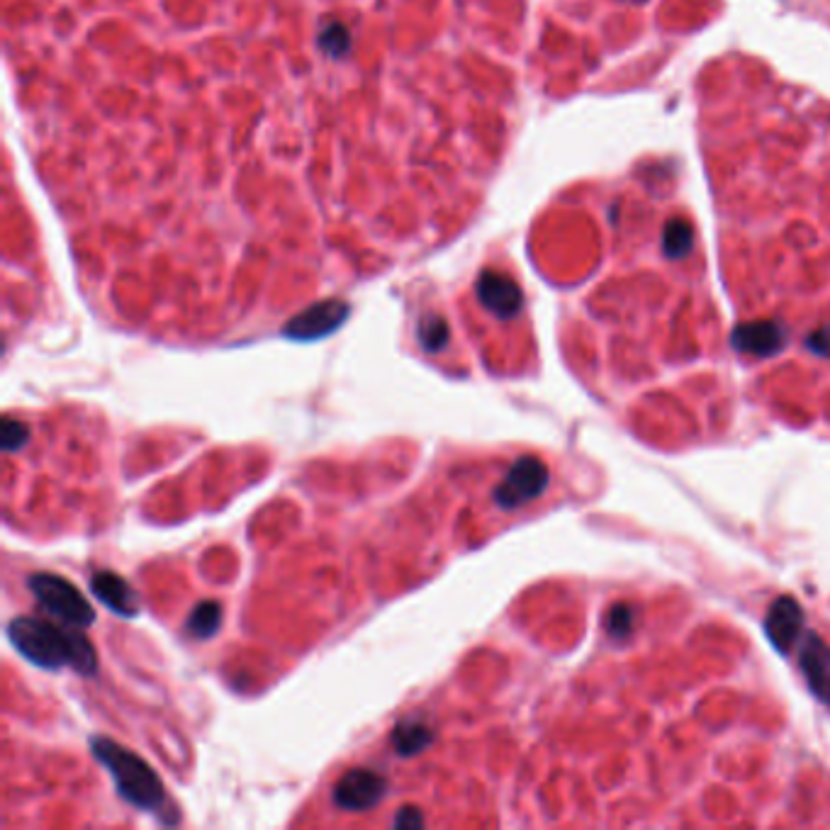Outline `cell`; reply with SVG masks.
Returning <instances> with one entry per match:
<instances>
[{"label": "cell", "mask_w": 830, "mask_h": 830, "mask_svg": "<svg viewBox=\"0 0 830 830\" xmlns=\"http://www.w3.org/2000/svg\"><path fill=\"white\" fill-rule=\"evenodd\" d=\"M93 753L110 770L122 799L130 801L132 806H137L142 811L161 813L166 804L164 784H161V779L154 775V770L142 757L132 755L130 750L112 743L108 738H95Z\"/></svg>", "instance_id": "cell-2"}, {"label": "cell", "mask_w": 830, "mask_h": 830, "mask_svg": "<svg viewBox=\"0 0 830 830\" xmlns=\"http://www.w3.org/2000/svg\"><path fill=\"white\" fill-rule=\"evenodd\" d=\"M346 314H349V307H346L344 302H322V305L312 307V310L295 317L293 322L288 324V329H285V334L300 341L319 339V336L329 334L332 329L339 327L346 319Z\"/></svg>", "instance_id": "cell-6"}, {"label": "cell", "mask_w": 830, "mask_h": 830, "mask_svg": "<svg viewBox=\"0 0 830 830\" xmlns=\"http://www.w3.org/2000/svg\"><path fill=\"white\" fill-rule=\"evenodd\" d=\"M801 628H804V614H801L799 604L794 599H779V602H775L770 621H767L772 643L777 648H789L799 638Z\"/></svg>", "instance_id": "cell-10"}, {"label": "cell", "mask_w": 830, "mask_h": 830, "mask_svg": "<svg viewBox=\"0 0 830 830\" xmlns=\"http://www.w3.org/2000/svg\"><path fill=\"white\" fill-rule=\"evenodd\" d=\"M392 748L397 750V753L402 755H409V753H419V750L426 748L431 740V731L429 726H424L422 721H402L400 726L392 731Z\"/></svg>", "instance_id": "cell-12"}, {"label": "cell", "mask_w": 830, "mask_h": 830, "mask_svg": "<svg viewBox=\"0 0 830 830\" xmlns=\"http://www.w3.org/2000/svg\"><path fill=\"white\" fill-rule=\"evenodd\" d=\"M27 585L35 594L39 607L52 614L54 619L64 621L66 626L86 628L95 621L88 599L64 577H56L52 572H37L27 580Z\"/></svg>", "instance_id": "cell-3"}, {"label": "cell", "mask_w": 830, "mask_h": 830, "mask_svg": "<svg viewBox=\"0 0 830 830\" xmlns=\"http://www.w3.org/2000/svg\"><path fill=\"white\" fill-rule=\"evenodd\" d=\"M388 794V779L370 767H353L332 787V804L341 811L361 813L380 804Z\"/></svg>", "instance_id": "cell-5"}, {"label": "cell", "mask_w": 830, "mask_h": 830, "mask_svg": "<svg viewBox=\"0 0 830 830\" xmlns=\"http://www.w3.org/2000/svg\"><path fill=\"white\" fill-rule=\"evenodd\" d=\"M548 485V468L538 458H519L509 465L504 478L492 490V502L504 512L524 507L531 499L541 497Z\"/></svg>", "instance_id": "cell-4"}, {"label": "cell", "mask_w": 830, "mask_h": 830, "mask_svg": "<svg viewBox=\"0 0 830 830\" xmlns=\"http://www.w3.org/2000/svg\"><path fill=\"white\" fill-rule=\"evenodd\" d=\"M27 439H30V429H27L25 422H18V419H13V417H5V424H3L5 451H18L20 446H25Z\"/></svg>", "instance_id": "cell-16"}, {"label": "cell", "mask_w": 830, "mask_h": 830, "mask_svg": "<svg viewBox=\"0 0 830 830\" xmlns=\"http://www.w3.org/2000/svg\"><path fill=\"white\" fill-rule=\"evenodd\" d=\"M446 336H448V329L441 317H426L424 322L419 324V339H422V344L429 351L441 349V346L446 344Z\"/></svg>", "instance_id": "cell-14"}, {"label": "cell", "mask_w": 830, "mask_h": 830, "mask_svg": "<svg viewBox=\"0 0 830 830\" xmlns=\"http://www.w3.org/2000/svg\"><path fill=\"white\" fill-rule=\"evenodd\" d=\"M736 346L745 353H755V356H767V353H775L777 346L782 344V334L775 324H750V327H743L736 332Z\"/></svg>", "instance_id": "cell-11"}, {"label": "cell", "mask_w": 830, "mask_h": 830, "mask_svg": "<svg viewBox=\"0 0 830 830\" xmlns=\"http://www.w3.org/2000/svg\"><path fill=\"white\" fill-rule=\"evenodd\" d=\"M91 587L105 607H110L122 616L137 614V594H134L132 587L127 585L120 575H115V572H98L91 580Z\"/></svg>", "instance_id": "cell-9"}, {"label": "cell", "mask_w": 830, "mask_h": 830, "mask_svg": "<svg viewBox=\"0 0 830 830\" xmlns=\"http://www.w3.org/2000/svg\"><path fill=\"white\" fill-rule=\"evenodd\" d=\"M689 244H692V232H689L687 224H684V222H672L670 227H667V237H665L667 254L682 256L684 251L689 249Z\"/></svg>", "instance_id": "cell-15"}, {"label": "cell", "mask_w": 830, "mask_h": 830, "mask_svg": "<svg viewBox=\"0 0 830 830\" xmlns=\"http://www.w3.org/2000/svg\"><path fill=\"white\" fill-rule=\"evenodd\" d=\"M478 297L482 305L497 317H514L521 310V290L512 278L487 271L478 280Z\"/></svg>", "instance_id": "cell-7"}, {"label": "cell", "mask_w": 830, "mask_h": 830, "mask_svg": "<svg viewBox=\"0 0 830 830\" xmlns=\"http://www.w3.org/2000/svg\"><path fill=\"white\" fill-rule=\"evenodd\" d=\"M222 609L220 604H212V602H205L200 604L198 609H195L193 619H190V633H195L198 638H207L212 636V633L220 628V619H222Z\"/></svg>", "instance_id": "cell-13"}, {"label": "cell", "mask_w": 830, "mask_h": 830, "mask_svg": "<svg viewBox=\"0 0 830 830\" xmlns=\"http://www.w3.org/2000/svg\"><path fill=\"white\" fill-rule=\"evenodd\" d=\"M801 670L809 680L813 694L830 704V648L818 636H804L801 641Z\"/></svg>", "instance_id": "cell-8"}, {"label": "cell", "mask_w": 830, "mask_h": 830, "mask_svg": "<svg viewBox=\"0 0 830 830\" xmlns=\"http://www.w3.org/2000/svg\"><path fill=\"white\" fill-rule=\"evenodd\" d=\"M8 636L27 660L44 670L71 667L81 675H93L98 670V655H95L93 643L83 633L61 628L47 619L18 616L15 621H10Z\"/></svg>", "instance_id": "cell-1"}]
</instances>
